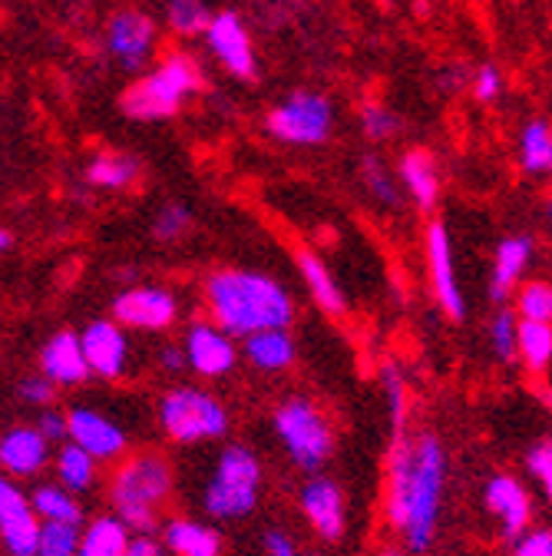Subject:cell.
Returning <instances> with one entry per match:
<instances>
[{
  "mask_svg": "<svg viewBox=\"0 0 552 556\" xmlns=\"http://www.w3.org/2000/svg\"><path fill=\"white\" fill-rule=\"evenodd\" d=\"M447 491V451L437 434L390 438L384 467V520L410 553H427L437 540Z\"/></svg>",
  "mask_w": 552,
  "mask_h": 556,
  "instance_id": "obj_1",
  "label": "cell"
},
{
  "mask_svg": "<svg viewBox=\"0 0 552 556\" xmlns=\"http://www.w3.org/2000/svg\"><path fill=\"white\" fill-rule=\"evenodd\" d=\"M202 299L213 321L242 341L268 328H288L295 321V302L285 286L252 268L213 271L202 286Z\"/></svg>",
  "mask_w": 552,
  "mask_h": 556,
  "instance_id": "obj_2",
  "label": "cell"
},
{
  "mask_svg": "<svg viewBox=\"0 0 552 556\" xmlns=\"http://www.w3.org/2000/svg\"><path fill=\"white\" fill-rule=\"evenodd\" d=\"M172 497V464L163 454H132L110 480V504L132 533H156L159 514Z\"/></svg>",
  "mask_w": 552,
  "mask_h": 556,
  "instance_id": "obj_3",
  "label": "cell"
},
{
  "mask_svg": "<svg viewBox=\"0 0 552 556\" xmlns=\"http://www.w3.org/2000/svg\"><path fill=\"white\" fill-rule=\"evenodd\" d=\"M261 460L252 447L232 444L219 454L202 486V510L213 520H245L261 501Z\"/></svg>",
  "mask_w": 552,
  "mask_h": 556,
  "instance_id": "obj_4",
  "label": "cell"
},
{
  "mask_svg": "<svg viewBox=\"0 0 552 556\" xmlns=\"http://www.w3.org/2000/svg\"><path fill=\"white\" fill-rule=\"evenodd\" d=\"M198 87H202V74H198L195 60L172 53L153 70V74L126 87V93L119 97V110L129 119H140V123L169 119L185 106V100Z\"/></svg>",
  "mask_w": 552,
  "mask_h": 556,
  "instance_id": "obj_5",
  "label": "cell"
},
{
  "mask_svg": "<svg viewBox=\"0 0 552 556\" xmlns=\"http://www.w3.org/2000/svg\"><path fill=\"white\" fill-rule=\"evenodd\" d=\"M271 428H274V438H279V444L285 447V454L292 457V464L298 470L318 473L331 460L334 431H331V421L324 417V410L311 397L295 394V397L282 401L279 407H274Z\"/></svg>",
  "mask_w": 552,
  "mask_h": 556,
  "instance_id": "obj_6",
  "label": "cell"
},
{
  "mask_svg": "<svg viewBox=\"0 0 552 556\" xmlns=\"http://www.w3.org/2000/svg\"><path fill=\"white\" fill-rule=\"evenodd\" d=\"M159 428L172 444H202L219 441L229 434V410L226 404L205 388L179 384L159 397Z\"/></svg>",
  "mask_w": 552,
  "mask_h": 556,
  "instance_id": "obj_7",
  "label": "cell"
},
{
  "mask_svg": "<svg viewBox=\"0 0 552 556\" xmlns=\"http://www.w3.org/2000/svg\"><path fill=\"white\" fill-rule=\"evenodd\" d=\"M334 106L324 93L295 90L268 113V132L288 147H318L331 136Z\"/></svg>",
  "mask_w": 552,
  "mask_h": 556,
  "instance_id": "obj_8",
  "label": "cell"
},
{
  "mask_svg": "<svg viewBox=\"0 0 552 556\" xmlns=\"http://www.w3.org/2000/svg\"><path fill=\"white\" fill-rule=\"evenodd\" d=\"M182 348H185V362L189 368L198 375V378H226L229 371H235V362H239V344L235 338L216 325V321H195L185 338H182Z\"/></svg>",
  "mask_w": 552,
  "mask_h": 556,
  "instance_id": "obj_9",
  "label": "cell"
},
{
  "mask_svg": "<svg viewBox=\"0 0 552 556\" xmlns=\"http://www.w3.org/2000/svg\"><path fill=\"white\" fill-rule=\"evenodd\" d=\"M427 271H431V286H434V299L444 308V315L450 321H463L466 318V299L460 292V278L453 268V242H450V229L444 219H434L427 226Z\"/></svg>",
  "mask_w": 552,
  "mask_h": 556,
  "instance_id": "obj_10",
  "label": "cell"
},
{
  "mask_svg": "<svg viewBox=\"0 0 552 556\" xmlns=\"http://www.w3.org/2000/svg\"><path fill=\"white\" fill-rule=\"evenodd\" d=\"M43 520L34 510V501L14 480L0 483V536L11 556H37L40 553Z\"/></svg>",
  "mask_w": 552,
  "mask_h": 556,
  "instance_id": "obj_11",
  "label": "cell"
},
{
  "mask_svg": "<svg viewBox=\"0 0 552 556\" xmlns=\"http://www.w3.org/2000/svg\"><path fill=\"white\" fill-rule=\"evenodd\" d=\"M113 318L132 331H163L179 318V302L163 286H136L113 302Z\"/></svg>",
  "mask_w": 552,
  "mask_h": 556,
  "instance_id": "obj_12",
  "label": "cell"
},
{
  "mask_svg": "<svg viewBox=\"0 0 552 556\" xmlns=\"http://www.w3.org/2000/svg\"><path fill=\"white\" fill-rule=\"evenodd\" d=\"M298 507H301L308 527L321 540L337 543L344 536V527H348V504H344L341 483H334L331 477H311V480H305L301 494H298Z\"/></svg>",
  "mask_w": 552,
  "mask_h": 556,
  "instance_id": "obj_13",
  "label": "cell"
},
{
  "mask_svg": "<svg viewBox=\"0 0 552 556\" xmlns=\"http://www.w3.org/2000/svg\"><path fill=\"white\" fill-rule=\"evenodd\" d=\"M205 43H209L213 56L229 70L239 80H255L258 63H255V50H252V37L242 24L239 14L222 11L213 17L209 30H205Z\"/></svg>",
  "mask_w": 552,
  "mask_h": 556,
  "instance_id": "obj_14",
  "label": "cell"
},
{
  "mask_svg": "<svg viewBox=\"0 0 552 556\" xmlns=\"http://www.w3.org/2000/svg\"><path fill=\"white\" fill-rule=\"evenodd\" d=\"M156 47V24L143 11H119L106 27V50L123 70H143Z\"/></svg>",
  "mask_w": 552,
  "mask_h": 556,
  "instance_id": "obj_15",
  "label": "cell"
},
{
  "mask_svg": "<svg viewBox=\"0 0 552 556\" xmlns=\"http://www.w3.org/2000/svg\"><path fill=\"white\" fill-rule=\"evenodd\" d=\"M483 504H487L490 517L500 520V533L506 540L516 543L519 536H526L532 520V501L523 480H516L513 473H493L487 480V491H483Z\"/></svg>",
  "mask_w": 552,
  "mask_h": 556,
  "instance_id": "obj_16",
  "label": "cell"
},
{
  "mask_svg": "<svg viewBox=\"0 0 552 556\" xmlns=\"http://www.w3.org/2000/svg\"><path fill=\"white\" fill-rule=\"evenodd\" d=\"M70 414V441L80 444L84 451H90L100 464L103 460H119L126 457L129 451V438L126 431L113 421V417H106L103 410L97 407H74L66 410Z\"/></svg>",
  "mask_w": 552,
  "mask_h": 556,
  "instance_id": "obj_17",
  "label": "cell"
},
{
  "mask_svg": "<svg viewBox=\"0 0 552 556\" xmlns=\"http://www.w3.org/2000/svg\"><path fill=\"white\" fill-rule=\"evenodd\" d=\"M80 338H84V352H87V362H90V375L106 378V381L123 378L126 362H129V338H126V331H123V325L116 318L90 321L80 331Z\"/></svg>",
  "mask_w": 552,
  "mask_h": 556,
  "instance_id": "obj_18",
  "label": "cell"
},
{
  "mask_svg": "<svg viewBox=\"0 0 552 556\" xmlns=\"http://www.w3.org/2000/svg\"><path fill=\"white\" fill-rule=\"evenodd\" d=\"M40 375L56 388H77L90 378V362L84 352V338L77 331H56L40 348Z\"/></svg>",
  "mask_w": 552,
  "mask_h": 556,
  "instance_id": "obj_19",
  "label": "cell"
},
{
  "mask_svg": "<svg viewBox=\"0 0 552 556\" xmlns=\"http://www.w3.org/2000/svg\"><path fill=\"white\" fill-rule=\"evenodd\" d=\"M50 457H53V444L40 434V428L17 425L0 438V467L11 477H21V480L37 477L47 470Z\"/></svg>",
  "mask_w": 552,
  "mask_h": 556,
  "instance_id": "obj_20",
  "label": "cell"
},
{
  "mask_svg": "<svg viewBox=\"0 0 552 556\" xmlns=\"http://www.w3.org/2000/svg\"><path fill=\"white\" fill-rule=\"evenodd\" d=\"M532 262V239L529 236H506L497 252H493V268H490V295L493 302H506L510 295L519 292L523 275Z\"/></svg>",
  "mask_w": 552,
  "mask_h": 556,
  "instance_id": "obj_21",
  "label": "cell"
},
{
  "mask_svg": "<svg viewBox=\"0 0 552 556\" xmlns=\"http://www.w3.org/2000/svg\"><path fill=\"white\" fill-rule=\"evenodd\" d=\"M242 355L255 371L279 375L288 371L298 358V344L288 328H268L242 341Z\"/></svg>",
  "mask_w": 552,
  "mask_h": 556,
  "instance_id": "obj_22",
  "label": "cell"
},
{
  "mask_svg": "<svg viewBox=\"0 0 552 556\" xmlns=\"http://www.w3.org/2000/svg\"><path fill=\"white\" fill-rule=\"evenodd\" d=\"M397 176H400V186L407 189V195L418 202V208H424V213H434L437 199H440V169H437V160L427 150H407L400 156Z\"/></svg>",
  "mask_w": 552,
  "mask_h": 556,
  "instance_id": "obj_23",
  "label": "cell"
},
{
  "mask_svg": "<svg viewBox=\"0 0 552 556\" xmlns=\"http://www.w3.org/2000/svg\"><path fill=\"white\" fill-rule=\"evenodd\" d=\"M295 265H298V271H301L305 289L311 292L314 305H318L324 315H334V318H337V315L348 312V302H344L341 286L334 282L331 268L324 265V258H321L318 252H311V249H298V252H295Z\"/></svg>",
  "mask_w": 552,
  "mask_h": 556,
  "instance_id": "obj_24",
  "label": "cell"
},
{
  "mask_svg": "<svg viewBox=\"0 0 552 556\" xmlns=\"http://www.w3.org/2000/svg\"><path fill=\"white\" fill-rule=\"evenodd\" d=\"M163 543L172 556H222V533L189 517H172L163 527Z\"/></svg>",
  "mask_w": 552,
  "mask_h": 556,
  "instance_id": "obj_25",
  "label": "cell"
},
{
  "mask_svg": "<svg viewBox=\"0 0 552 556\" xmlns=\"http://www.w3.org/2000/svg\"><path fill=\"white\" fill-rule=\"evenodd\" d=\"M129 543H132V530L116 514L97 517L87 523L77 556H126Z\"/></svg>",
  "mask_w": 552,
  "mask_h": 556,
  "instance_id": "obj_26",
  "label": "cell"
},
{
  "mask_svg": "<svg viewBox=\"0 0 552 556\" xmlns=\"http://www.w3.org/2000/svg\"><path fill=\"white\" fill-rule=\"evenodd\" d=\"M519 166L529 176H552V123L529 119L519 129Z\"/></svg>",
  "mask_w": 552,
  "mask_h": 556,
  "instance_id": "obj_27",
  "label": "cell"
},
{
  "mask_svg": "<svg viewBox=\"0 0 552 556\" xmlns=\"http://www.w3.org/2000/svg\"><path fill=\"white\" fill-rule=\"evenodd\" d=\"M53 467H56V480L66 486V491L84 494V491H90V486L97 483V467H100V460H97L90 451H84L80 444L66 441V444L56 451Z\"/></svg>",
  "mask_w": 552,
  "mask_h": 556,
  "instance_id": "obj_28",
  "label": "cell"
},
{
  "mask_svg": "<svg viewBox=\"0 0 552 556\" xmlns=\"http://www.w3.org/2000/svg\"><path fill=\"white\" fill-rule=\"evenodd\" d=\"M30 501H34V510L40 514L43 523H74V527L84 523V510L77 504V494L66 491L60 480L56 483H40L37 491L30 494Z\"/></svg>",
  "mask_w": 552,
  "mask_h": 556,
  "instance_id": "obj_29",
  "label": "cell"
},
{
  "mask_svg": "<svg viewBox=\"0 0 552 556\" xmlns=\"http://www.w3.org/2000/svg\"><path fill=\"white\" fill-rule=\"evenodd\" d=\"M381 384H384V397H387L390 438L410 434V384L403 378V368L397 362H384Z\"/></svg>",
  "mask_w": 552,
  "mask_h": 556,
  "instance_id": "obj_30",
  "label": "cell"
},
{
  "mask_svg": "<svg viewBox=\"0 0 552 556\" xmlns=\"http://www.w3.org/2000/svg\"><path fill=\"white\" fill-rule=\"evenodd\" d=\"M90 186L97 189H129L140 179V160L129 153H100L87 169Z\"/></svg>",
  "mask_w": 552,
  "mask_h": 556,
  "instance_id": "obj_31",
  "label": "cell"
},
{
  "mask_svg": "<svg viewBox=\"0 0 552 556\" xmlns=\"http://www.w3.org/2000/svg\"><path fill=\"white\" fill-rule=\"evenodd\" d=\"M519 362L542 375L552 365V325L545 321H519Z\"/></svg>",
  "mask_w": 552,
  "mask_h": 556,
  "instance_id": "obj_32",
  "label": "cell"
},
{
  "mask_svg": "<svg viewBox=\"0 0 552 556\" xmlns=\"http://www.w3.org/2000/svg\"><path fill=\"white\" fill-rule=\"evenodd\" d=\"M216 14H209L205 0H169L166 4V24L179 34V37H205Z\"/></svg>",
  "mask_w": 552,
  "mask_h": 556,
  "instance_id": "obj_33",
  "label": "cell"
},
{
  "mask_svg": "<svg viewBox=\"0 0 552 556\" xmlns=\"http://www.w3.org/2000/svg\"><path fill=\"white\" fill-rule=\"evenodd\" d=\"M513 312L519 321H545L552 325V282H523L513 295Z\"/></svg>",
  "mask_w": 552,
  "mask_h": 556,
  "instance_id": "obj_34",
  "label": "cell"
},
{
  "mask_svg": "<svg viewBox=\"0 0 552 556\" xmlns=\"http://www.w3.org/2000/svg\"><path fill=\"white\" fill-rule=\"evenodd\" d=\"M361 182H364V189L371 192L374 202H381L387 208L400 205V186H397L394 173L381 163V156H364L361 160Z\"/></svg>",
  "mask_w": 552,
  "mask_h": 556,
  "instance_id": "obj_35",
  "label": "cell"
},
{
  "mask_svg": "<svg viewBox=\"0 0 552 556\" xmlns=\"http://www.w3.org/2000/svg\"><path fill=\"white\" fill-rule=\"evenodd\" d=\"M490 348L503 365L519 358V315L516 312L500 308L490 318Z\"/></svg>",
  "mask_w": 552,
  "mask_h": 556,
  "instance_id": "obj_36",
  "label": "cell"
},
{
  "mask_svg": "<svg viewBox=\"0 0 552 556\" xmlns=\"http://www.w3.org/2000/svg\"><path fill=\"white\" fill-rule=\"evenodd\" d=\"M84 530L74 523H43L40 553L37 556H77Z\"/></svg>",
  "mask_w": 552,
  "mask_h": 556,
  "instance_id": "obj_37",
  "label": "cell"
},
{
  "mask_svg": "<svg viewBox=\"0 0 552 556\" xmlns=\"http://www.w3.org/2000/svg\"><path fill=\"white\" fill-rule=\"evenodd\" d=\"M361 129L374 143H384V139H394L400 132V116L381 103H364L361 106Z\"/></svg>",
  "mask_w": 552,
  "mask_h": 556,
  "instance_id": "obj_38",
  "label": "cell"
},
{
  "mask_svg": "<svg viewBox=\"0 0 552 556\" xmlns=\"http://www.w3.org/2000/svg\"><path fill=\"white\" fill-rule=\"evenodd\" d=\"M526 473L536 480L542 497L552 504V441H539L526 451Z\"/></svg>",
  "mask_w": 552,
  "mask_h": 556,
  "instance_id": "obj_39",
  "label": "cell"
},
{
  "mask_svg": "<svg viewBox=\"0 0 552 556\" xmlns=\"http://www.w3.org/2000/svg\"><path fill=\"white\" fill-rule=\"evenodd\" d=\"M189 229V208L182 202H169L159 208V216L153 219V236L159 242H176Z\"/></svg>",
  "mask_w": 552,
  "mask_h": 556,
  "instance_id": "obj_40",
  "label": "cell"
},
{
  "mask_svg": "<svg viewBox=\"0 0 552 556\" xmlns=\"http://www.w3.org/2000/svg\"><path fill=\"white\" fill-rule=\"evenodd\" d=\"M470 87H473V97L479 103H493L500 93H503V74L497 63H483L476 74L470 77Z\"/></svg>",
  "mask_w": 552,
  "mask_h": 556,
  "instance_id": "obj_41",
  "label": "cell"
},
{
  "mask_svg": "<svg viewBox=\"0 0 552 556\" xmlns=\"http://www.w3.org/2000/svg\"><path fill=\"white\" fill-rule=\"evenodd\" d=\"M17 397L24 404H34V407H50L53 397H56V384L47 375H27L17 384Z\"/></svg>",
  "mask_w": 552,
  "mask_h": 556,
  "instance_id": "obj_42",
  "label": "cell"
},
{
  "mask_svg": "<svg viewBox=\"0 0 552 556\" xmlns=\"http://www.w3.org/2000/svg\"><path fill=\"white\" fill-rule=\"evenodd\" d=\"M37 428H40V434H43L50 444L70 441V414H60V410H53V407H43Z\"/></svg>",
  "mask_w": 552,
  "mask_h": 556,
  "instance_id": "obj_43",
  "label": "cell"
},
{
  "mask_svg": "<svg viewBox=\"0 0 552 556\" xmlns=\"http://www.w3.org/2000/svg\"><path fill=\"white\" fill-rule=\"evenodd\" d=\"M513 556H552V527L529 530L526 536H519Z\"/></svg>",
  "mask_w": 552,
  "mask_h": 556,
  "instance_id": "obj_44",
  "label": "cell"
},
{
  "mask_svg": "<svg viewBox=\"0 0 552 556\" xmlns=\"http://www.w3.org/2000/svg\"><path fill=\"white\" fill-rule=\"evenodd\" d=\"M261 546H265V556H301L298 553V543L285 530H268L265 540H261Z\"/></svg>",
  "mask_w": 552,
  "mask_h": 556,
  "instance_id": "obj_45",
  "label": "cell"
},
{
  "mask_svg": "<svg viewBox=\"0 0 552 556\" xmlns=\"http://www.w3.org/2000/svg\"><path fill=\"white\" fill-rule=\"evenodd\" d=\"M126 556H172V553H169V546H166L163 540H156L153 533H136L132 543H129V549H126Z\"/></svg>",
  "mask_w": 552,
  "mask_h": 556,
  "instance_id": "obj_46",
  "label": "cell"
},
{
  "mask_svg": "<svg viewBox=\"0 0 552 556\" xmlns=\"http://www.w3.org/2000/svg\"><path fill=\"white\" fill-rule=\"evenodd\" d=\"M159 365H163V371H182V368H189V362H185V348H182V344L163 348V352H159Z\"/></svg>",
  "mask_w": 552,
  "mask_h": 556,
  "instance_id": "obj_47",
  "label": "cell"
},
{
  "mask_svg": "<svg viewBox=\"0 0 552 556\" xmlns=\"http://www.w3.org/2000/svg\"><path fill=\"white\" fill-rule=\"evenodd\" d=\"M0 249H4V252L14 249V232L11 229H0Z\"/></svg>",
  "mask_w": 552,
  "mask_h": 556,
  "instance_id": "obj_48",
  "label": "cell"
},
{
  "mask_svg": "<svg viewBox=\"0 0 552 556\" xmlns=\"http://www.w3.org/2000/svg\"><path fill=\"white\" fill-rule=\"evenodd\" d=\"M545 404H549V410H552V384L545 388Z\"/></svg>",
  "mask_w": 552,
  "mask_h": 556,
  "instance_id": "obj_49",
  "label": "cell"
},
{
  "mask_svg": "<svg viewBox=\"0 0 552 556\" xmlns=\"http://www.w3.org/2000/svg\"><path fill=\"white\" fill-rule=\"evenodd\" d=\"M545 216H549V229H552V202H549V213Z\"/></svg>",
  "mask_w": 552,
  "mask_h": 556,
  "instance_id": "obj_50",
  "label": "cell"
},
{
  "mask_svg": "<svg viewBox=\"0 0 552 556\" xmlns=\"http://www.w3.org/2000/svg\"><path fill=\"white\" fill-rule=\"evenodd\" d=\"M381 556H400V553H394V549H384Z\"/></svg>",
  "mask_w": 552,
  "mask_h": 556,
  "instance_id": "obj_51",
  "label": "cell"
}]
</instances>
